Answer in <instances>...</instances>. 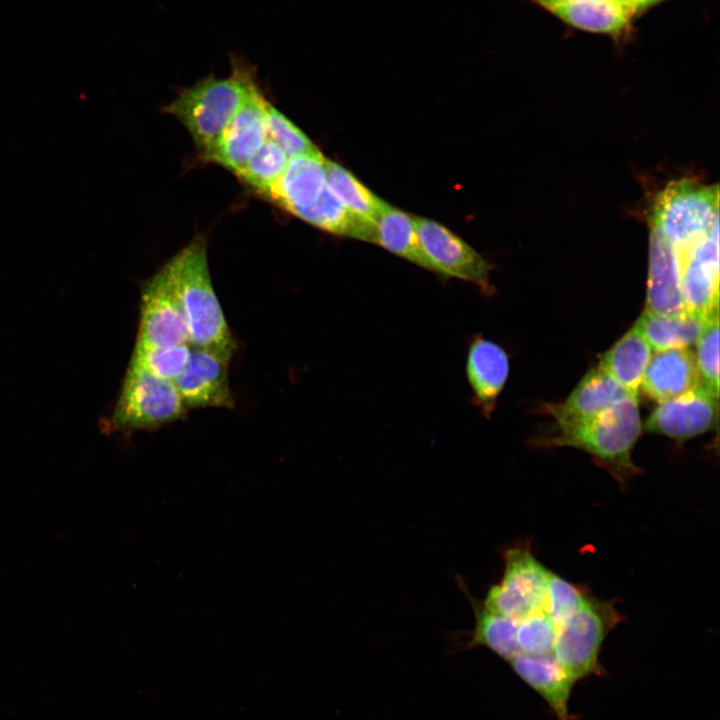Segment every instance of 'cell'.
<instances>
[{"label":"cell","instance_id":"obj_15","mask_svg":"<svg viewBox=\"0 0 720 720\" xmlns=\"http://www.w3.org/2000/svg\"><path fill=\"white\" fill-rule=\"evenodd\" d=\"M466 374L473 403L483 416L490 417L509 374L506 351L482 335H475L468 348Z\"/></svg>","mask_w":720,"mask_h":720},{"label":"cell","instance_id":"obj_17","mask_svg":"<svg viewBox=\"0 0 720 720\" xmlns=\"http://www.w3.org/2000/svg\"><path fill=\"white\" fill-rule=\"evenodd\" d=\"M629 393L599 367L590 370L563 403L544 404L558 428L589 419L604 411Z\"/></svg>","mask_w":720,"mask_h":720},{"label":"cell","instance_id":"obj_25","mask_svg":"<svg viewBox=\"0 0 720 720\" xmlns=\"http://www.w3.org/2000/svg\"><path fill=\"white\" fill-rule=\"evenodd\" d=\"M475 615V627L470 646L489 648L498 656L509 661L519 649L516 641L517 621L490 610L468 595Z\"/></svg>","mask_w":720,"mask_h":720},{"label":"cell","instance_id":"obj_21","mask_svg":"<svg viewBox=\"0 0 720 720\" xmlns=\"http://www.w3.org/2000/svg\"><path fill=\"white\" fill-rule=\"evenodd\" d=\"M652 348L634 325L599 361V368L616 380L629 393L638 395Z\"/></svg>","mask_w":720,"mask_h":720},{"label":"cell","instance_id":"obj_8","mask_svg":"<svg viewBox=\"0 0 720 720\" xmlns=\"http://www.w3.org/2000/svg\"><path fill=\"white\" fill-rule=\"evenodd\" d=\"M422 251L433 272L478 286L485 294L490 284L491 265L464 240L443 225L413 216Z\"/></svg>","mask_w":720,"mask_h":720},{"label":"cell","instance_id":"obj_31","mask_svg":"<svg viewBox=\"0 0 720 720\" xmlns=\"http://www.w3.org/2000/svg\"><path fill=\"white\" fill-rule=\"evenodd\" d=\"M557 629L544 610L517 623L516 641L519 653L543 655L553 653Z\"/></svg>","mask_w":720,"mask_h":720},{"label":"cell","instance_id":"obj_11","mask_svg":"<svg viewBox=\"0 0 720 720\" xmlns=\"http://www.w3.org/2000/svg\"><path fill=\"white\" fill-rule=\"evenodd\" d=\"M685 310L710 317L719 304V227L692 247L676 251Z\"/></svg>","mask_w":720,"mask_h":720},{"label":"cell","instance_id":"obj_6","mask_svg":"<svg viewBox=\"0 0 720 720\" xmlns=\"http://www.w3.org/2000/svg\"><path fill=\"white\" fill-rule=\"evenodd\" d=\"M186 410L174 382L129 363L109 425L120 432L153 430L183 418Z\"/></svg>","mask_w":720,"mask_h":720},{"label":"cell","instance_id":"obj_27","mask_svg":"<svg viewBox=\"0 0 720 720\" xmlns=\"http://www.w3.org/2000/svg\"><path fill=\"white\" fill-rule=\"evenodd\" d=\"M288 159L285 152L267 137L236 176L265 198L282 175Z\"/></svg>","mask_w":720,"mask_h":720},{"label":"cell","instance_id":"obj_35","mask_svg":"<svg viewBox=\"0 0 720 720\" xmlns=\"http://www.w3.org/2000/svg\"><path fill=\"white\" fill-rule=\"evenodd\" d=\"M534 1H536V0H534Z\"/></svg>","mask_w":720,"mask_h":720},{"label":"cell","instance_id":"obj_24","mask_svg":"<svg viewBox=\"0 0 720 720\" xmlns=\"http://www.w3.org/2000/svg\"><path fill=\"white\" fill-rule=\"evenodd\" d=\"M373 243L418 266L431 270L422 251L413 217L389 204L385 205L375 220Z\"/></svg>","mask_w":720,"mask_h":720},{"label":"cell","instance_id":"obj_5","mask_svg":"<svg viewBox=\"0 0 720 720\" xmlns=\"http://www.w3.org/2000/svg\"><path fill=\"white\" fill-rule=\"evenodd\" d=\"M623 620L614 601L590 594L582 606L558 629L553 654L575 682L601 674L600 650L608 633Z\"/></svg>","mask_w":720,"mask_h":720},{"label":"cell","instance_id":"obj_18","mask_svg":"<svg viewBox=\"0 0 720 720\" xmlns=\"http://www.w3.org/2000/svg\"><path fill=\"white\" fill-rule=\"evenodd\" d=\"M699 384L695 355L688 348H674L651 355L640 386L647 397L661 403Z\"/></svg>","mask_w":720,"mask_h":720},{"label":"cell","instance_id":"obj_29","mask_svg":"<svg viewBox=\"0 0 720 720\" xmlns=\"http://www.w3.org/2000/svg\"><path fill=\"white\" fill-rule=\"evenodd\" d=\"M696 365L699 380L710 394L719 396V315L710 316L697 342Z\"/></svg>","mask_w":720,"mask_h":720},{"label":"cell","instance_id":"obj_16","mask_svg":"<svg viewBox=\"0 0 720 720\" xmlns=\"http://www.w3.org/2000/svg\"><path fill=\"white\" fill-rule=\"evenodd\" d=\"M325 187L326 158L318 150L290 157L265 198L296 215L312 205Z\"/></svg>","mask_w":720,"mask_h":720},{"label":"cell","instance_id":"obj_23","mask_svg":"<svg viewBox=\"0 0 720 720\" xmlns=\"http://www.w3.org/2000/svg\"><path fill=\"white\" fill-rule=\"evenodd\" d=\"M708 318L687 311L677 316H661L644 311L635 326L652 349L662 351L688 348L696 343Z\"/></svg>","mask_w":720,"mask_h":720},{"label":"cell","instance_id":"obj_20","mask_svg":"<svg viewBox=\"0 0 720 720\" xmlns=\"http://www.w3.org/2000/svg\"><path fill=\"white\" fill-rule=\"evenodd\" d=\"M550 11L574 28L617 38L630 32L634 17L614 0H575Z\"/></svg>","mask_w":720,"mask_h":720},{"label":"cell","instance_id":"obj_28","mask_svg":"<svg viewBox=\"0 0 720 720\" xmlns=\"http://www.w3.org/2000/svg\"><path fill=\"white\" fill-rule=\"evenodd\" d=\"M191 348L189 343L159 348L135 347L129 363L174 382L184 370Z\"/></svg>","mask_w":720,"mask_h":720},{"label":"cell","instance_id":"obj_32","mask_svg":"<svg viewBox=\"0 0 720 720\" xmlns=\"http://www.w3.org/2000/svg\"><path fill=\"white\" fill-rule=\"evenodd\" d=\"M267 137L275 142L288 158L318 151L308 136L269 101L266 104Z\"/></svg>","mask_w":720,"mask_h":720},{"label":"cell","instance_id":"obj_14","mask_svg":"<svg viewBox=\"0 0 720 720\" xmlns=\"http://www.w3.org/2000/svg\"><path fill=\"white\" fill-rule=\"evenodd\" d=\"M649 267L645 311L661 316L686 312L678 256L663 235L649 226Z\"/></svg>","mask_w":720,"mask_h":720},{"label":"cell","instance_id":"obj_22","mask_svg":"<svg viewBox=\"0 0 720 720\" xmlns=\"http://www.w3.org/2000/svg\"><path fill=\"white\" fill-rule=\"evenodd\" d=\"M296 217L324 231L340 236L373 242L375 222L348 210L327 188L317 200Z\"/></svg>","mask_w":720,"mask_h":720},{"label":"cell","instance_id":"obj_9","mask_svg":"<svg viewBox=\"0 0 720 720\" xmlns=\"http://www.w3.org/2000/svg\"><path fill=\"white\" fill-rule=\"evenodd\" d=\"M184 343H188L186 321L163 266L142 287L135 347L159 348Z\"/></svg>","mask_w":720,"mask_h":720},{"label":"cell","instance_id":"obj_26","mask_svg":"<svg viewBox=\"0 0 720 720\" xmlns=\"http://www.w3.org/2000/svg\"><path fill=\"white\" fill-rule=\"evenodd\" d=\"M326 185L348 210L372 222H375L387 204L366 188L351 172L328 159H326Z\"/></svg>","mask_w":720,"mask_h":720},{"label":"cell","instance_id":"obj_33","mask_svg":"<svg viewBox=\"0 0 720 720\" xmlns=\"http://www.w3.org/2000/svg\"><path fill=\"white\" fill-rule=\"evenodd\" d=\"M570 1H575V0H536L537 3H539L541 6H543L546 9H549V10L557 5H560V4H563L566 2H570Z\"/></svg>","mask_w":720,"mask_h":720},{"label":"cell","instance_id":"obj_34","mask_svg":"<svg viewBox=\"0 0 720 720\" xmlns=\"http://www.w3.org/2000/svg\"><path fill=\"white\" fill-rule=\"evenodd\" d=\"M661 1L663 0H643V9L645 10L646 8L653 6Z\"/></svg>","mask_w":720,"mask_h":720},{"label":"cell","instance_id":"obj_3","mask_svg":"<svg viewBox=\"0 0 720 720\" xmlns=\"http://www.w3.org/2000/svg\"><path fill=\"white\" fill-rule=\"evenodd\" d=\"M257 85L248 65L234 63L226 78H206L184 89L164 111L190 133L203 158Z\"/></svg>","mask_w":720,"mask_h":720},{"label":"cell","instance_id":"obj_12","mask_svg":"<svg viewBox=\"0 0 720 720\" xmlns=\"http://www.w3.org/2000/svg\"><path fill=\"white\" fill-rule=\"evenodd\" d=\"M229 361L214 351L191 348L184 370L174 381L187 409L234 407L228 379Z\"/></svg>","mask_w":720,"mask_h":720},{"label":"cell","instance_id":"obj_2","mask_svg":"<svg viewBox=\"0 0 720 720\" xmlns=\"http://www.w3.org/2000/svg\"><path fill=\"white\" fill-rule=\"evenodd\" d=\"M557 434L538 437V447H573L589 453L623 487L641 472L631 453L641 433L638 395L629 394L599 414L558 428Z\"/></svg>","mask_w":720,"mask_h":720},{"label":"cell","instance_id":"obj_10","mask_svg":"<svg viewBox=\"0 0 720 720\" xmlns=\"http://www.w3.org/2000/svg\"><path fill=\"white\" fill-rule=\"evenodd\" d=\"M267 102L257 84L204 159L236 175L267 139Z\"/></svg>","mask_w":720,"mask_h":720},{"label":"cell","instance_id":"obj_1","mask_svg":"<svg viewBox=\"0 0 720 720\" xmlns=\"http://www.w3.org/2000/svg\"><path fill=\"white\" fill-rule=\"evenodd\" d=\"M164 267L186 321L188 343L231 359L236 343L212 285L205 239H193Z\"/></svg>","mask_w":720,"mask_h":720},{"label":"cell","instance_id":"obj_13","mask_svg":"<svg viewBox=\"0 0 720 720\" xmlns=\"http://www.w3.org/2000/svg\"><path fill=\"white\" fill-rule=\"evenodd\" d=\"M718 398L704 387H697L664 402L651 413L644 424L647 432L684 441L712 429Z\"/></svg>","mask_w":720,"mask_h":720},{"label":"cell","instance_id":"obj_7","mask_svg":"<svg viewBox=\"0 0 720 720\" xmlns=\"http://www.w3.org/2000/svg\"><path fill=\"white\" fill-rule=\"evenodd\" d=\"M547 570L532 554L528 544H520L504 553V573L483 602L490 610L517 622L544 610Z\"/></svg>","mask_w":720,"mask_h":720},{"label":"cell","instance_id":"obj_4","mask_svg":"<svg viewBox=\"0 0 720 720\" xmlns=\"http://www.w3.org/2000/svg\"><path fill=\"white\" fill-rule=\"evenodd\" d=\"M649 226L676 250L693 246L719 227L718 185L689 178L669 182L653 199Z\"/></svg>","mask_w":720,"mask_h":720},{"label":"cell","instance_id":"obj_19","mask_svg":"<svg viewBox=\"0 0 720 720\" xmlns=\"http://www.w3.org/2000/svg\"><path fill=\"white\" fill-rule=\"evenodd\" d=\"M508 662L515 673L546 701L558 720H573L569 699L574 681L553 653H518Z\"/></svg>","mask_w":720,"mask_h":720},{"label":"cell","instance_id":"obj_30","mask_svg":"<svg viewBox=\"0 0 720 720\" xmlns=\"http://www.w3.org/2000/svg\"><path fill=\"white\" fill-rule=\"evenodd\" d=\"M589 594L582 586L550 571L543 609L558 629L582 606Z\"/></svg>","mask_w":720,"mask_h":720}]
</instances>
